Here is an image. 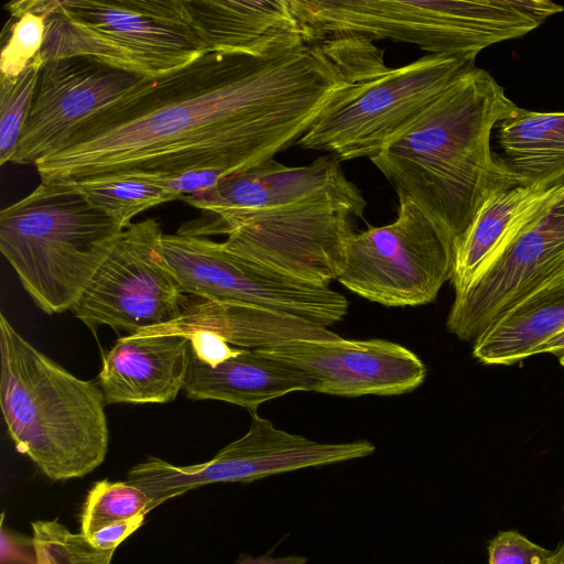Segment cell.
I'll return each mask as SVG.
<instances>
[{
  "label": "cell",
  "mask_w": 564,
  "mask_h": 564,
  "mask_svg": "<svg viewBox=\"0 0 564 564\" xmlns=\"http://www.w3.org/2000/svg\"><path fill=\"white\" fill-rule=\"evenodd\" d=\"M379 69L375 45L358 37L264 57L207 52L143 77L34 166L44 183L171 180L198 171L226 177L296 144Z\"/></svg>",
  "instance_id": "1"
},
{
  "label": "cell",
  "mask_w": 564,
  "mask_h": 564,
  "mask_svg": "<svg viewBox=\"0 0 564 564\" xmlns=\"http://www.w3.org/2000/svg\"><path fill=\"white\" fill-rule=\"evenodd\" d=\"M519 108L487 70L473 65L370 161L398 199L415 204L455 248L484 203L518 185L490 139Z\"/></svg>",
  "instance_id": "2"
},
{
  "label": "cell",
  "mask_w": 564,
  "mask_h": 564,
  "mask_svg": "<svg viewBox=\"0 0 564 564\" xmlns=\"http://www.w3.org/2000/svg\"><path fill=\"white\" fill-rule=\"evenodd\" d=\"M0 404L17 451L52 480L82 478L106 458L108 425L98 384L35 348L0 313Z\"/></svg>",
  "instance_id": "3"
},
{
  "label": "cell",
  "mask_w": 564,
  "mask_h": 564,
  "mask_svg": "<svg viewBox=\"0 0 564 564\" xmlns=\"http://www.w3.org/2000/svg\"><path fill=\"white\" fill-rule=\"evenodd\" d=\"M123 229L72 183H44L0 213V251L34 304L70 310Z\"/></svg>",
  "instance_id": "4"
},
{
  "label": "cell",
  "mask_w": 564,
  "mask_h": 564,
  "mask_svg": "<svg viewBox=\"0 0 564 564\" xmlns=\"http://www.w3.org/2000/svg\"><path fill=\"white\" fill-rule=\"evenodd\" d=\"M290 6L305 43L390 40L474 63L486 47L541 24L518 0H290Z\"/></svg>",
  "instance_id": "5"
},
{
  "label": "cell",
  "mask_w": 564,
  "mask_h": 564,
  "mask_svg": "<svg viewBox=\"0 0 564 564\" xmlns=\"http://www.w3.org/2000/svg\"><path fill=\"white\" fill-rule=\"evenodd\" d=\"M41 8L43 63L89 57L154 78L207 53L185 0H41Z\"/></svg>",
  "instance_id": "6"
},
{
  "label": "cell",
  "mask_w": 564,
  "mask_h": 564,
  "mask_svg": "<svg viewBox=\"0 0 564 564\" xmlns=\"http://www.w3.org/2000/svg\"><path fill=\"white\" fill-rule=\"evenodd\" d=\"M458 57L426 54L370 79L323 112L295 145L339 161L372 159L408 130L469 67Z\"/></svg>",
  "instance_id": "7"
},
{
  "label": "cell",
  "mask_w": 564,
  "mask_h": 564,
  "mask_svg": "<svg viewBox=\"0 0 564 564\" xmlns=\"http://www.w3.org/2000/svg\"><path fill=\"white\" fill-rule=\"evenodd\" d=\"M453 269V243L403 198L394 221L349 237L336 280L384 306H417L436 299Z\"/></svg>",
  "instance_id": "8"
},
{
  "label": "cell",
  "mask_w": 564,
  "mask_h": 564,
  "mask_svg": "<svg viewBox=\"0 0 564 564\" xmlns=\"http://www.w3.org/2000/svg\"><path fill=\"white\" fill-rule=\"evenodd\" d=\"M160 252L183 293L254 306L326 328L348 312L347 299L327 285L285 275L203 236L163 234Z\"/></svg>",
  "instance_id": "9"
},
{
  "label": "cell",
  "mask_w": 564,
  "mask_h": 564,
  "mask_svg": "<svg viewBox=\"0 0 564 564\" xmlns=\"http://www.w3.org/2000/svg\"><path fill=\"white\" fill-rule=\"evenodd\" d=\"M364 210L324 193L288 205L238 214L220 223L229 251L285 275L318 285L337 278L346 243L355 232L351 217Z\"/></svg>",
  "instance_id": "10"
},
{
  "label": "cell",
  "mask_w": 564,
  "mask_h": 564,
  "mask_svg": "<svg viewBox=\"0 0 564 564\" xmlns=\"http://www.w3.org/2000/svg\"><path fill=\"white\" fill-rule=\"evenodd\" d=\"M163 232L155 219L124 228L70 308L91 330L101 325L133 335L176 321L183 292L164 262Z\"/></svg>",
  "instance_id": "11"
},
{
  "label": "cell",
  "mask_w": 564,
  "mask_h": 564,
  "mask_svg": "<svg viewBox=\"0 0 564 564\" xmlns=\"http://www.w3.org/2000/svg\"><path fill=\"white\" fill-rule=\"evenodd\" d=\"M142 78L89 57L44 62L33 107L11 163L34 165L85 122L130 93Z\"/></svg>",
  "instance_id": "12"
},
{
  "label": "cell",
  "mask_w": 564,
  "mask_h": 564,
  "mask_svg": "<svg viewBox=\"0 0 564 564\" xmlns=\"http://www.w3.org/2000/svg\"><path fill=\"white\" fill-rule=\"evenodd\" d=\"M564 270V198L455 300L447 329L475 341L497 318Z\"/></svg>",
  "instance_id": "13"
},
{
  "label": "cell",
  "mask_w": 564,
  "mask_h": 564,
  "mask_svg": "<svg viewBox=\"0 0 564 564\" xmlns=\"http://www.w3.org/2000/svg\"><path fill=\"white\" fill-rule=\"evenodd\" d=\"M258 350L306 375L311 391L332 395L403 394L426 376L414 352L384 339H301Z\"/></svg>",
  "instance_id": "14"
},
{
  "label": "cell",
  "mask_w": 564,
  "mask_h": 564,
  "mask_svg": "<svg viewBox=\"0 0 564 564\" xmlns=\"http://www.w3.org/2000/svg\"><path fill=\"white\" fill-rule=\"evenodd\" d=\"M332 193L365 212L366 199L345 176L340 161L321 156L311 164L286 166L274 160L230 174L215 186L181 200L200 209L204 217L184 224L182 234L213 235L231 216L279 207L307 197Z\"/></svg>",
  "instance_id": "15"
},
{
  "label": "cell",
  "mask_w": 564,
  "mask_h": 564,
  "mask_svg": "<svg viewBox=\"0 0 564 564\" xmlns=\"http://www.w3.org/2000/svg\"><path fill=\"white\" fill-rule=\"evenodd\" d=\"M564 198V184L521 186L490 196L454 248L452 283L463 293L522 234Z\"/></svg>",
  "instance_id": "16"
},
{
  "label": "cell",
  "mask_w": 564,
  "mask_h": 564,
  "mask_svg": "<svg viewBox=\"0 0 564 564\" xmlns=\"http://www.w3.org/2000/svg\"><path fill=\"white\" fill-rule=\"evenodd\" d=\"M188 348L189 339L178 335L119 338L98 375L106 404L174 401L184 387Z\"/></svg>",
  "instance_id": "17"
},
{
  "label": "cell",
  "mask_w": 564,
  "mask_h": 564,
  "mask_svg": "<svg viewBox=\"0 0 564 564\" xmlns=\"http://www.w3.org/2000/svg\"><path fill=\"white\" fill-rule=\"evenodd\" d=\"M207 52L272 56L304 44L290 0H185Z\"/></svg>",
  "instance_id": "18"
},
{
  "label": "cell",
  "mask_w": 564,
  "mask_h": 564,
  "mask_svg": "<svg viewBox=\"0 0 564 564\" xmlns=\"http://www.w3.org/2000/svg\"><path fill=\"white\" fill-rule=\"evenodd\" d=\"M299 369L258 350L240 348L235 356L208 365L188 348L183 391L193 400H217L257 413L260 404L295 391H311Z\"/></svg>",
  "instance_id": "19"
},
{
  "label": "cell",
  "mask_w": 564,
  "mask_h": 564,
  "mask_svg": "<svg viewBox=\"0 0 564 564\" xmlns=\"http://www.w3.org/2000/svg\"><path fill=\"white\" fill-rule=\"evenodd\" d=\"M195 332L212 333L243 349H262L291 340L338 337L326 327L296 317L245 304L210 300L183 305L176 321L133 335L185 337Z\"/></svg>",
  "instance_id": "20"
},
{
  "label": "cell",
  "mask_w": 564,
  "mask_h": 564,
  "mask_svg": "<svg viewBox=\"0 0 564 564\" xmlns=\"http://www.w3.org/2000/svg\"><path fill=\"white\" fill-rule=\"evenodd\" d=\"M563 329L564 270L487 327L475 339L473 355L486 365H513Z\"/></svg>",
  "instance_id": "21"
},
{
  "label": "cell",
  "mask_w": 564,
  "mask_h": 564,
  "mask_svg": "<svg viewBox=\"0 0 564 564\" xmlns=\"http://www.w3.org/2000/svg\"><path fill=\"white\" fill-rule=\"evenodd\" d=\"M496 129L501 158L518 185L553 187L564 184V111L519 108Z\"/></svg>",
  "instance_id": "22"
},
{
  "label": "cell",
  "mask_w": 564,
  "mask_h": 564,
  "mask_svg": "<svg viewBox=\"0 0 564 564\" xmlns=\"http://www.w3.org/2000/svg\"><path fill=\"white\" fill-rule=\"evenodd\" d=\"M72 184L122 229L131 225L132 218L140 213L177 199L166 180L126 177Z\"/></svg>",
  "instance_id": "23"
},
{
  "label": "cell",
  "mask_w": 564,
  "mask_h": 564,
  "mask_svg": "<svg viewBox=\"0 0 564 564\" xmlns=\"http://www.w3.org/2000/svg\"><path fill=\"white\" fill-rule=\"evenodd\" d=\"M150 512L147 494L128 481H97L88 491L80 512V533L90 539L96 532Z\"/></svg>",
  "instance_id": "24"
},
{
  "label": "cell",
  "mask_w": 564,
  "mask_h": 564,
  "mask_svg": "<svg viewBox=\"0 0 564 564\" xmlns=\"http://www.w3.org/2000/svg\"><path fill=\"white\" fill-rule=\"evenodd\" d=\"M14 22L10 24L7 42L0 55V77L21 74L42 51L46 33V13L40 0L11 1L4 6Z\"/></svg>",
  "instance_id": "25"
},
{
  "label": "cell",
  "mask_w": 564,
  "mask_h": 564,
  "mask_svg": "<svg viewBox=\"0 0 564 564\" xmlns=\"http://www.w3.org/2000/svg\"><path fill=\"white\" fill-rule=\"evenodd\" d=\"M43 61L39 56L13 78L0 77V164L11 163L35 99Z\"/></svg>",
  "instance_id": "26"
},
{
  "label": "cell",
  "mask_w": 564,
  "mask_h": 564,
  "mask_svg": "<svg viewBox=\"0 0 564 564\" xmlns=\"http://www.w3.org/2000/svg\"><path fill=\"white\" fill-rule=\"evenodd\" d=\"M34 564H110L116 549L95 546L82 533L70 532L55 520L31 523Z\"/></svg>",
  "instance_id": "27"
},
{
  "label": "cell",
  "mask_w": 564,
  "mask_h": 564,
  "mask_svg": "<svg viewBox=\"0 0 564 564\" xmlns=\"http://www.w3.org/2000/svg\"><path fill=\"white\" fill-rule=\"evenodd\" d=\"M554 555L514 530L499 532L488 545V564H549Z\"/></svg>",
  "instance_id": "28"
},
{
  "label": "cell",
  "mask_w": 564,
  "mask_h": 564,
  "mask_svg": "<svg viewBox=\"0 0 564 564\" xmlns=\"http://www.w3.org/2000/svg\"><path fill=\"white\" fill-rule=\"evenodd\" d=\"M189 339V349L202 361L217 365L239 352L240 348H232L230 344L206 332H195L185 336Z\"/></svg>",
  "instance_id": "29"
},
{
  "label": "cell",
  "mask_w": 564,
  "mask_h": 564,
  "mask_svg": "<svg viewBox=\"0 0 564 564\" xmlns=\"http://www.w3.org/2000/svg\"><path fill=\"white\" fill-rule=\"evenodd\" d=\"M521 9L541 23L549 17L562 12L564 8L547 0H519Z\"/></svg>",
  "instance_id": "30"
},
{
  "label": "cell",
  "mask_w": 564,
  "mask_h": 564,
  "mask_svg": "<svg viewBox=\"0 0 564 564\" xmlns=\"http://www.w3.org/2000/svg\"><path fill=\"white\" fill-rule=\"evenodd\" d=\"M307 560L300 555L272 557L269 553L257 557L249 554H240L235 564H306Z\"/></svg>",
  "instance_id": "31"
},
{
  "label": "cell",
  "mask_w": 564,
  "mask_h": 564,
  "mask_svg": "<svg viewBox=\"0 0 564 564\" xmlns=\"http://www.w3.org/2000/svg\"><path fill=\"white\" fill-rule=\"evenodd\" d=\"M538 354H552L558 357V359L564 357V329L557 333L556 335L549 338L546 341L539 345L534 355Z\"/></svg>",
  "instance_id": "32"
},
{
  "label": "cell",
  "mask_w": 564,
  "mask_h": 564,
  "mask_svg": "<svg viewBox=\"0 0 564 564\" xmlns=\"http://www.w3.org/2000/svg\"><path fill=\"white\" fill-rule=\"evenodd\" d=\"M561 555H562V551L560 547L557 551H555V555L553 556V558L551 560V562L549 564H560Z\"/></svg>",
  "instance_id": "33"
},
{
  "label": "cell",
  "mask_w": 564,
  "mask_h": 564,
  "mask_svg": "<svg viewBox=\"0 0 564 564\" xmlns=\"http://www.w3.org/2000/svg\"><path fill=\"white\" fill-rule=\"evenodd\" d=\"M562 555L560 564H564V544L561 546Z\"/></svg>",
  "instance_id": "34"
},
{
  "label": "cell",
  "mask_w": 564,
  "mask_h": 564,
  "mask_svg": "<svg viewBox=\"0 0 564 564\" xmlns=\"http://www.w3.org/2000/svg\"><path fill=\"white\" fill-rule=\"evenodd\" d=\"M558 360H560V364L562 365V367L564 368V357Z\"/></svg>",
  "instance_id": "35"
}]
</instances>
